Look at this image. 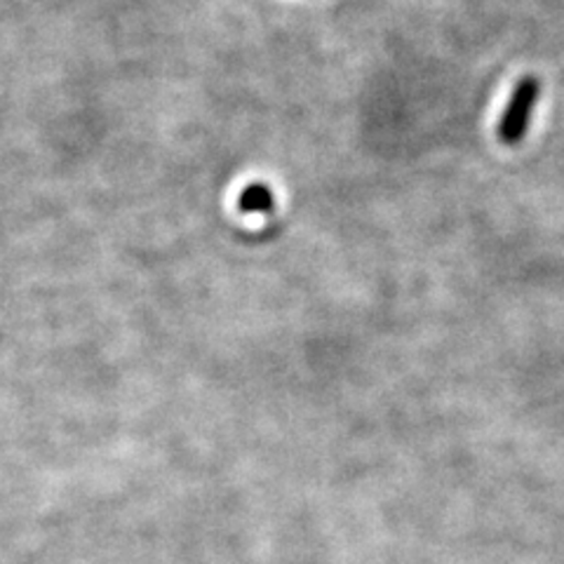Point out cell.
I'll return each instance as SVG.
<instances>
[{
    "instance_id": "cell-1",
    "label": "cell",
    "mask_w": 564,
    "mask_h": 564,
    "mask_svg": "<svg viewBox=\"0 0 564 564\" xmlns=\"http://www.w3.org/2000/svg\"><path fill=\"white\" fill-rule=\"evenodd\" d=\"M541 95V83L534 76H527L518 83V87L510 95V101L499 120V139L506 147H518L532 126V116L536 109V101Z\"/></svg>"
},
{
    "instance_id": "cell-2",
    "label": "cell",
    "mask_w": 564,
    "mask_h": 564,
    "mask_svg": "<svg viewBox=\"0 0 564 564\" xmlns=\"http://www.w3.org/2000/svg\"><path fill=\"white\" fill-rule=\"evenodd\" d=\"M273 203L275 200H273L271 188L261 182L247 186L238 198V207L240 212H245V215H269L273 209Z\"/></svg>"
}]
</instances>
